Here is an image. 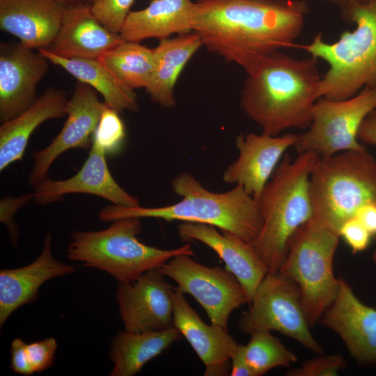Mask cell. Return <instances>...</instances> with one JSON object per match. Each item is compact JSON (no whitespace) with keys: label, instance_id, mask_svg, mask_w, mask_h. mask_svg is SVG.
<instances>
[{"label":"cell","instance_id":"cell-17","mask_svg":"<svg viewBox=\"0 0 376 376\" xmlns=\"http://www.w3.org/2000/svg\"><path fill=\"white\" fill-rule=\"evenodd\" d=\"M106 155L102 148L93 141L88 158L76 175L63 180L47 178L34 187L33 201L37 205H46L60 201L66 194L81 193L100 196L118 206L140 205L139 199L114 180Z\"/></svg>","mask_w":376,"mask_h":376},{"label":"cell","instance_id":"cell-9","mask_svg":"<svg viewBox=\"0 0 376 376\" xmlns=\"http://www.w3.org/2000/svg\"><path fill=\"white\" fill-rule=\"evenodd\" d=\"M250 307L238 320L244 334L276 331L310 351L322 354L323 347L310 331L297 284L281 272H268L258 286Z\"/></svg>","mask_w":376,"mask_h":376},{"label":"cell","instance_id":"cell-27","mask_svg":"<svg viewBox=\"0 0 376 376\" xmlns=\"http://www.w3.org/2000/svg\"><path fill=\"white\" fill-rule=\"evenodd\" d=\"M38 51L50 63L61 67L79 81L100 93L108 107L119 113L125 110L138 111L137 95L134 89L118 79L99 59L65 58L46 48H39Z\"/></svg>","mask_w":376,"mask_h":376},{"label":"cell","instance_id":"cell-42","mask_svg":"<svg viewBox=\"0 0 376 376\" xmlns=\"http://www.w3.org/2000/svg\"><path fill=\"white\" fill-rule=\"evenodd\" d=\"M372 258H373V261L374 264L376 266V248L375 249V250H374V251L373 253Z\"/></svg>","mask_w":376,"mask_h":376},{"label":"cell","instance_id":"cell-41","mask_svg":"<svg viewBox=\"0 0 376 376\" xmlns=\"http://www.w3.org/2000/svg\"><path fill=\"white\" fill-rule=\"evenodd\" d=\"M63 8L79 6L81 4L91 3L92 0H53Z\"/></svg>","mask_w":376,"mask_h":376},{"label":"cell","instance_id":"cell-3","mask_svg":"<svg viewBox=\"0 0 376 376\" xmlns=\"http://www.w3.org/2000/svg\"><path fill=\"white\" fill-rule=\"evenodd\" d=\"M181 200L164 207H144L108 205L99 213L102 221L125 217L157 218L168 221L200 223L228 231L251 244L260 233L263 219L257 201L239 185L224 193L206 189L187 172L175 176L171 183Z\"/></svg>","mask_w":376,"mask_h":376},{"label":"cell","instance_id":"cell-7","mask_svg":"<svg viewBox=\"0 0 376 376\" xmlns=\"http://www.w3.org/2000/svg\"><path fill=\"white\" fill-rule=\"evenodd\" d=\"M111 222L102 230L72 233L68 258L104 271L121 283L134 281L175 256L194 255L190 244L161 249L141 242L137 237L142 230L140 218L125 217Z\"/></svg>","mask_w":376,"mask_h":376},{"label":"cell","instance_id":"cell-13","mask_svg":"<svg viewBox=\"0 0 376 376\" xmlns=\"http://www.w3.org/2000/svg\"><path fill=\"white\" fill-rule=\"evenodd\" d=\"M108 107L101 102L91 86L78 81L67 106V119L54 140L43 149L33 152V166L29 183L36 187L48 178L49 170L63 152L71 148H91L101 116Z\"/></svg>","mask_w":376,"mask_h":376},{"label":"cell","instance_id":"cell-28","mask_svg":"<svg viewBox=\"0 0 376 376\" xmlns=\"http://www.w3.org/2000/svg\"><path fill=\"white\" fill-rule=\"evenodd\" d=\"M99 60L127 87L146 88L154 66V50L138 42L123 41Z\"/></svg>","mask_w":376,"mask_h":376},{"label":"cell","instance_id":"cell-21","mask_svg":"<svg viewBox=\"0 0 376 376\" xmlns=\"http://www.w3.org/2000/svg\"><path fill=\"white\" fill-rule=\"evenodd\" d=\"M52 234L46 235L40 256L31 263L0 271V325L18 308L34 302L40 287L55 277L76 272V267L56 260L52 254Z\"/></svg>","mask_w":376,"mask_h":376},{"label":"cell","instance_id":"cell-6","mask_svg":"<svg viewBox=\"0 0 376 376\" xmlns=\"http://www.w3.org/2000/svg\"><path fill=\"white\" fill-rule=\"evenodd\" d=\"M312 215L339 235L365 205L376 204V159L367 149L320 156L309 180Z\"/></svg>","mask_w":376,"mask_h":376},{"label":"cell","instance_id":"cell-39","mask_svg":"<svg viewBox=\"0 0 376 376\" xmlns=\"http://www.w3.org/2000/svg\"><path fill=\"white\" fill-rule=\"evenodd\" d=\"M355 217L361 221L373 237L376 236V204L363 206Z\"/></svg>","mask_w":376,"mask_h":376},{"label":"cell","instance_id":"cell-35","mask_svg":"<svg viewBox=\"0 0 376 376\" xmlns=\"http://www.w3.org/2000/svg\"><path fill=\"white\" fill-rule=\"evenodd\" d=\"M33 200V194H26L18 197L6 196L0 201V220L8 230L9 236L16 244L18 240L19 230L14 221V217L18 210Z\"/></svg>","mask_w":376,"mask_h":376},{"label":"cell","instance_id":"cell-16","mask_svg":"<svg viewBox=\"0 0 376 376\" xmlns=\"http://www.w3.org/2000/svg\"><path fill=\"white\" fill-rule=\"evenodd\" d=\"M297 134L272 136L249 133L236 137L238 158L227 167L223 180L242 186L257 201L285 150L293 147Z\"/></svg>","mask_w":376,"mask_h":376},{"label":"cell","instance_id":"cell-40","mask_svg":"<svg viewBox=\"0 0 376 376\" xmlns=\"http://www.w3.org/2000/svg\"><path fill=\"white\" fill-rule=\"evenodd\" d=\"M340 7L341 11L354 3H364L368 0H322Z\"/></svg>","mask_w":376,"mask_h":376},{"label":"cell","instance_id":"cell-29","mask_svg":"<svg viewBox=\"0 0 376 376\" xmlns=\"http://www.w3.org/2000/svg\"><path fill=\"white\" fill-rule=\"evenodd\" d=\"M243 354L254 376L275 368H290L297 361V356L269 331L252 333L249 342L243 345Z\"/></svg>","mask_w":376,"mask_h":376},{"label":"cell","instance_id":"cell-18","mask_svg":"<svg viewBox=\"0 0 376 376\" xmlns=\"http://www.w3.org/2000/svg\"><path fill=\"white\" fill-rule=\"evenodd\" d=\"M173 325L205 366L204 375H228L238 343L221 327L207 324L176 287L173 293Z\"/></svg>","mask_w":376,"mask_h":376},{"label":"cell","instance_id":"cell-34","mask_svg":"<svg viewBox=\"0 0 376 376\" xmlns=\"http://www.w3.org/2000/svg\"><path fill=\"white\" fill-rule=\"evenodd\" d=\"M339 236L345 240L354 253L366 250L373 237L357 217L349 219L342 225Z\"/></svg>","mask_w":376,"mask_h":376},{"label":"cell","instance_id":"cell-12","mask_svg":"<svg viewBox=\"0 0 376 376\" xmlns=\"http://www.w3.org/2000/svg\"><path fill=\"white\" fill-rule=\"evenodd\" d=\"M158 268L134 281L118 283L116 299L124 330L129 332L162 331L173 326L172 286Z\"/></svg>","mask_w":376,"mask_h":376},{"label":"cell","instance_id":"cell-32","mask_svg":"<svg viewBox=\"0 0 376 376\" xmlns=\"http://www.w3.org/2000/svg\"><path fill=\"white\" fill-rule=\"evenodd\" d=\"M347 367L345 358L339 354L320 355L308 359L299 367L288 368L285 376H336Z\"/></svg>","mask_w":376,"mask_h":376},{"label":"cell","instance_id":"cell-37","mask_svg":"<svg viewBox=\"0 0 376 376\" xmlns=\"http://www.w3.org/2000/svg\"><path fill=\"white\" fill-rule=\"evenodd\" d=\"M358 139L362 144L376 146V109L363 120L358 132Z\"/></svg>","mask_w":376,"mask_h":376},{"label":"cell","instance_id":"cell-19","mask_svg":"<svg viewBox=\"0 0 376 376\" xmlns=\"http://www.w3.org/2000/svg\"><path fill=\"white\" fill-rule=\"evenodd\" d=\"M178 234L184 242L198 241L212 249L238 279L249 298V304L268 268L251 244L228 231L220 233L216 227L200 223L181 222Z\"/></svg>","mask_w":376,"mask_h":376},{"label":"cell","instance_id":"cell-2","mask_svg":"<svg viewBox=\"0 0 376 376\" xmlns=\"http://www.w3.org/2000/svg\"><path fill=\"white\" fill-rule=\"evenodd\" d=\"M318 59L291 57L280 51L258 61L246 72L240 106L263 132L278 136L307 129L319 97Z\"/></svg>","mask_w":376,"mask_h":376},{"label":"cell","instance_id":"cell-15","mask_svg":"<svg viewBox=\"0 0 376 376\" xmlns=\"http://www.w3.org/2000/svg\"><path fill=\"white\" fill-rule=\"evenodd\" d=\"M49 61L20 42L0 43V120L6 122L27 109L37 99L38 83Z\"/></svg>","mask_w":376,"mask_h":376},{"label":"cell","instance_id":"cell-23","mask_svg":"<svg viewBox=\"0 0 376 376\" xmlns=\"http://www.w3.org/2000/svg\"><path fill=\"white\" fill-rule=\"evenodd\" d=\"M66 93L49 88L24 112L0 127V171L21 160L33 132L42 123L66 116Z\"/></svg>","mask_w":376,"mask_h":376},{"label":"cell","instance_id":"cell-4","mask_svg":"<svg viewBox=\"0 0 376 376\" xmlns=\"http://www.w3.org/2000/svg\"><path fill=\"white\" fill-rule=\"evenodd\" d=\"M319 157L312 151L293 159L285 154L257 201L263 224L251 244L269 272L279 271L290 238L312 215L309 180Z\"/></svg>","mask_w":376,"mask_h":376},{"label":"cell","instance_id":"cell-22","mask_svg":"<svg viewBox=\"0 0 376 376\" xmlns=\"http://www.w3.org/2000/svg\"><path fill=\"white\" fill-rule=\"evenodd\" d=\"M63 10L53 0H0V29L29 48H47L60 29Z\"/></svg>","mask_w":376,"mask_h":376},{"label":"cell","instance_id":"cell-11","mask_svg":"<svg viewBox=\"0 0 376 376\" xmlns=\"http://www.w3.org/2000/svg\"><path fill=\"white\" fill-rule=\"evenodd\" d=\"M158 269L176 282L182 293L189 294L200 304L212 324L226 330L231 313L249 303L240 282L226 267H207L194 260L191 256L179 255Z\"/></svg>","mask_w":376,"mask_h":376},{"label":"cell","instance_id":"cell-31","mask_svg":"<svg viewBox=\"0 0 376 376\" xmlns=\"http://www.w3.org/2000/svg\"><path fill=\"white\" fill-rule=\"evenodd\" d=\"M134 0H92L95 17L109 31L119 33Z\"/></svg>","mask_w":376,"mask_h":376},{"label":"cell","instance_id":"cell-5","mask_svg":"<svg viewBox=\"0 0 376 376\" xmlns=\"http://www.w3.org/2000/svg\"><path fill=\"white\" fill-rule=\"evenodd\" d=\"M342 15L355 25L353 30L344 31L331 43L318 33L311 43L299 46L329 65L321 79L320 98L346 100L364 88H376V0L354 3Z\"/></svg>","mask_w":376,"mask_h":376},{"label":"cell","instance_id":"cell-26","mask_svg":"<svg viewBox=\"0 0 376 376\" xmlns=\"http://www.w3.org/2000/svg\"><path fill=\"white\" fill-rule=\"evenodd\" d=\"M182 338L173 325L169 329L148 332L120 330L109 347V358L113 364L110 376H133L143 366L175 341Z\"/></svg>","mask_w":376,"mask_h":376},{"label":"cell","instance_id":"cell-36","mask_svg":"<svg viewBox=\"0 0 376 376\" xmlns=\"http://www.w3.org/2000/svg\"><path fill=\"white\" fill-rule=\"evenodd\" d=\"M26 345L20 338H15L12 341L10 368L15 373L23 375H31L34 373L28 359Z\"/></svg>","mask_w":376,"mask_h":376},{"label":"cell","instance_id":"cell-20","mask_svg":"<svg viewBox=\"0 0 376 376\" xmlns=\"http://www.w3.org/2000/svg\"><path fill=\"white\" fill-rule=\"evenodd\" d=\"M124 41L93 15L91 3L65 8L60 29L46 48L65 58L99 59Z\"/></svg>","mask_w":376,"mask_h":376},{"label":"cell","instance_id":"cell-8","mask_svg":"<svg viewBox=\"0 0 376 376\" xmlns=\"http://www.w3.org/2000/svg\"><path fill=\"white\" fill-rule=\"evenodd\" d=\"M339 235L311 215L289 240L279 272L298 285L308 324L313 327L334 300L339 278L334 274V259Z\"/></svg>","mask_w":376,"mask_h":376},{"label":"cell","instance_id":"cell-10","mask_svg":"<svg viewBox=\"0 0 376 376\" xmlns=\"http://www.w3.org/2000/svg\"><path fill=\"white\" fill-rule=\"evenodd\" d=\"M375 109L376 88H364L346 100L319 98L313 107L310 126L297 134L293 148L298 154L312 151L321 157L364 150L358 132L366 117Z\"/></svg>","mask_w":376,"mask_h":376},{"label":"cell","instance_id":"cell-25","mask_svg":"<svg viewBox=\"0 0 376 376\" xmlns=\"http://www.w3.org/2000/svg\"><path fill=\"white\" fill-rule=\"evenodd\" d=\"M203 46L194 31L175 38L159 40L153 48L154 66L146 92L150 99L164 107L175 105L173 89L186 63Z\"/></svg>","mask_w":376,"mask_h":376},{"label":"cell","instance_id":"cell-14","mask_svg":"<svg viewBox=\"0 0 376 376\" xmlns=\"http://www.w3.org/2000/svg\"><path fill=\"white\" fill-rule=\"evenodd\" d=\"M318 323L334 331L361 366L376 365V308L363 303L343 278Z\"/></svg>","mask_w":376,"mask_h":376},{"label":"cell","instance_id":"cell-38","mask_svg":"<svg viewBox=\"0 0 376 376\" xmlns=\"http://www.w3.org/2000/svg\"><path fill=\"white\" fill-rule=\"evenodd\" d=\"M231 376H254L243 354V345L238 344L237 348L230 359Z\"/></svg>","mask_w":376,"mask_h":376},{"label":"cell","instance_id":"cell-30","mask_svg":"<svg viewBox=\"0 0 376 376\" xmlns=\"http://www.w3.org/2000/svg\"><path fill=\"white\" fill-rule=\"evenodd\" d=\"M125 138L124 124L119 113L107 107L103 111L93 136V141L106 154L118 151Z\"/></svg>","mask_w":376,"mask_h":376},{"label":"cell","instance_id":"cell-33","mask_svg":"<svg viewBox=\"0 0 376 376\" xmlns=\"http://www.w3.org/2000/svg\"><path fill=\"white\" fill-rule=\"evenodd\" d=\"M57 347L56 340L54 338L26 345L28 359L33 373L43 372L54 364Z\"/></svg>","mask_w":376,"mask_h":376},{"label":"cell","instance_id":"cell-24","mask_svg":"<svg viewBox=\"0 0 376 376\" xmlns=\"http://www.w3.org/2000/svg\"><path fill=\"white\" fill-rule=\"evenodd\" d=\"M194 8L191 0H150L146 8L130 12L119 34L124 41L139 42L190 33Z\"/></svg>","mask_w":376,"mask_h":376},{"label":"cell","instance_id":"cell-1","mask_svg":"<svg viewBox=\"0 0 376 376\" xmlns=\"http://www.w3.org/2000/svg\"><path fill=\"white\" fill-rule=\"evenodd\" d=\"M307 13L294 0H198L193 29L206 49L246 72L264 56L295 46Z\"/></svg>","mask_w":376,"mask_h":376}]
</instances>
